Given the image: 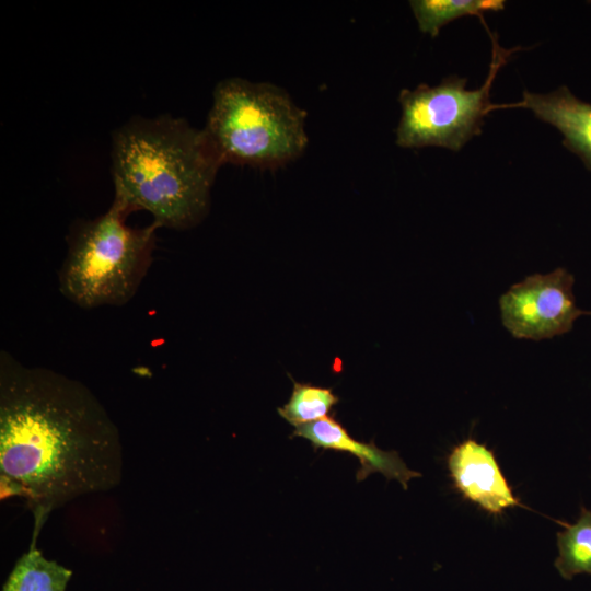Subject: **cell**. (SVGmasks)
<instances>
[{
    "instance_id": "obj_1",
    "label": "cell",
    "mask_w": 591,
    "mask_h": 591,
    "mask_svg": "<svg viewBox=\"0 0 591 591\" xmlns=\"http://www.w3.org/2000/svg\"><path fill=\"white\" fill-rule=\"evenodd\" d=\"M1 484L39 519L121 479L117 426L81 382L0 352Z\"/></svg>"
},
{
    "instance_id": "obj_2",
    "label": "cell",
    "mask_w": 591,
    "mask_h": 591,
    "mask_svg": "<svg viewBox=\"0 0 591 591\" xmlns=\"http://www.w3.org/2000/svg\"><path fill=\"white\" fill-rule=\"evenodd\" d=\"M113 202L128 215L146 210L159 228L196 225L209 207L222 165L202 129L162 115L134 117L112 137Z\"/></svg>"
},
{
    "instance_id": "obj_3",
    "label": "cell",
    "mask_w": 591,
    "mask_h": 591,
    "mask_svg": "<svg viewBox=\"0 0 591 591\" xmlns=\"http://www.w3.org/2000/svg\"><path fill=\"white\" fill-rule=\"evenodd\" d=\"M306 112L281 88L242 78L220 81L205 128L221 164L277 169L308 147Z\"/></svg>"
},
{
    "instance_id": "obj_4",
    "label": "cell",
    "mask_w": 591,
    "mask_h": 591,
    "mask_svg": "<svg viewBox=\"0 0 591 591\" xmlns=\"http://www.w3.org/2000/svg\"><path fill=\"white\" fill-rule=\"evenodd\" d=\"M127 216L113 202L97 218L72 224L58 280L60 292L73 304L119 306L136 294L152 264L159 227H129Z\"/></svg>"
},
{
    "instance_id": "obj_5",
    "label": "cell",
    "mask_w": 591,
    "mask_h": 591,
    "mask_svg": "<svg viewBox=\"0 0 591 591\" xmlns=\"http://www.w3.org/2000/svg\"><path fill=\"white\" fill-rule=\"evenodd\" d=\"M493 53L488 76L476 90H466V78L445 77L439 84L420 83L398 95L402 115L396 144L402 148L442 147L454 152L483 132L484 117L491 111L490 89L499 69L517 49H503L489 32Z\"/></svg>"
},
{
    "instance_id": "obj_6",
    "label": "cell",
    "mask_w": 591,
    "mask_h": 591,
    "mask_svg": "<svg viewBox=\"0 0 591 591\" xmlns=\"http://www.w3.org/2000/svg\"><path fill=\"white\" fill-rule=\"evenodd\" d=\"M573 276L565 268L534 274L511 286L499 299L502 325L515 338L542 340L571 331L589 312L578 308Z\"/></svg>"
},
{
    "instance_id": "obj_7",
    "label": "cell",
    "mask_w": 591,
    "mask_h": 591,
    "mask_svg": "<svg viewBox=\"0 0 591 591\" xmlns=\"http://www.w3.org/2000/svg\"><path fill=\"white\" fill-rule=\"evenodd\" d=\"M453 485L462 496L490 514L521 506L502 474L494 452L468 438L457 444L448 457Z\"/></svg>"
},
{
    "instance_id": "obj_8",
    "label": "cell",
    "mask_w": 591,
    "mask_h": 591,
    "mask_svg": "<svg viewBox=\"0 0 591 591\" xmlns=\"http://www.w3.org/2000/svg\"><path fill=\"white\" fill-rule=\"evenodd\" d=\"M291 437L309 440L314 450H335L357 457L360 463L357 482L366 479L370 474L380 473L386 479L397 480L406 490L412 478L421 476L409 470L396 451L381 450L373 441L367 443L356 440L331 416L296 427Z\"/></svg>"
},
{
    "instance_id": "obj_9",
    "label": "cell",
    "mask_w": 591,
    "mask_h": 591,
    "mask_svg": "<svg viewBox=\"0 0 591 591\" xmlns=\"http://www.w3.org/2000/svg\"><path fill=\"white\" fill-rule=\"evenodd\" d=\"M506 107L530 109L536 118L557 128L564 146L577 154L591 171V103L576 97L566 85L541 94L524 91L513 104H493L491 111Z\"/></svg>"
},
{
    "instance_id": "obj_10",
    "label": "cell",
    "mask_w": 591,
    "mask_h": 591,
    "mask_svg": "<svg viewBox=\"0 0 591 591\" xmlns=\"http://www.w3.org/2000/svg\"><path fill=\"white\" fill-rule=\"evenodd\" d=\"M72 571L44 557L33 544L15 563L2 591H67Z\"/></svg>"
},
{
    "instance_id": "obj_11",
    "label": "cell",
    "mask_w": 591,
    "mask_h": 591,
    "mask_svg": "<svg viewBox=\"0 0 591 591\" xmlns=\"http://www.w3.org/2000/svg\"><path fill=\"white\" fill-rule=\"evenodd\" d=\"M503 0H412L410 9L419 30L431 37L439 35L442 26L466 15L484 18L488 11L505 9Z\"/></svg>"
},
{
    "instance_id": "obj_12",
    "label": "cell",
    "mask_w": 591,
    "mask_h": 591,
    "mask_svg": "<svg viewBox=\"0 0 591 591\" xmlns=\"http://www.w3.org/2000/svg\"><path fill=\"white\" fill-rule=\"evenodd\" d=\"M555 567L564 579L591 575V511L581 507L577 521L557 533Z\"/></svg>"
},
{
    "instance_id": "obj_13",
    "label": "cell",
    "mask_w": 591,
    "mask_h": 591,
    "mask_svg": "<svg viewBox=\"0 0 591 591\" xmlns=\"http://www.w3.org/2000/svg\"><path fill=\"white\" fill-rule=\"evenodd\" d=\"M289 401L277 408L278 414L294 428L313 422L328 416L332 408L339 403V397L331 387H322L294 380Z\"/></svg>"
}]
</instances>
